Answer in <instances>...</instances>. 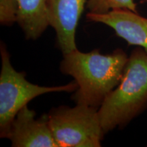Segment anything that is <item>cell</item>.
<instances>
[{
	"label": "cell",
	"instance_id": "obj_1",
	"mask_svg": "<svg viewBox=\"0 0 147 147\" xmlns=\"http://www.w3.org/2000/svg\"><path fill=\"white\" fill-rule=\"evenodd\" d=\"M60 70L78 83L72 100L76 104L98 108L120 82L129 57L123 50L102 55L97 49L82 53L78 49L63 55Z\"/></svg>",
	"mask_w": 147,
	"mask_h": 147
},
{
	"label": "cell",
	"instance_id": "obj_2",
	"mask_svg": "<svg viewBox=\"0 0 147 147\" xmlns=\"http://www.w3.org/2000/svg\"><path fill=\"white\" fill-rule=\"evenodd\" d=\"M147 109V53L136 47L129 56L120 82L98 109L104 134L124 128Z\"/></svg>",
	"mask_w": 147,
	"mask_h": 147
},
{
	"label": "cell",
	"instance_id": "obj_3",
	"mask_svg": "<svg viewBox=\"0 0 147 147\" xmlns=\"http://www.w3.org/2000/svg\"><path fill=\"white\" fill-rule=\"evenodd\" d=\"M1 69L0 74V137L6 138L12 121L19 110L35 97L53 92H74L78 85L76 80L55 87H43L29 82L25 73L18 72L10 62L4 44L0 47Z\"/></svg>",
	"mask_w": 147,
	"mask_h": 147
},
{
	"label": "cell",
	"instance_id": "obj_4",
	"mask_svg": "<svg viewBox=\"0 0 147 147\" xmlns=\"http://www.w3.org/2000/svg\"><path fill=\"white\" fill-rule=\"evenodd\" d=\"M53 135L59 147H100L105 135L98 108L76 104L60 106L47 114Z\"/></svg>",
	"mask_w": 147,
	"mask_h": 147
},
{
	"label": "cell",
	"instance_id": "obj_5",
	"mask_svg": "<svg viewBox=\"0 0 147 147\" xmlns=\"http://www.w3.org/2000/svg\"><path fill=\"white\" fill-rule=\"evenodd\" d=\"M27 105L22 108L11 123L6 138L13 147H59L49 125L48 115L36 118Z\"/></svg>",
	"mask_w": 147,
	"mask_h": 147
},
{
	"label": "cell",
	"instance_id": "obj_6",
	"mask_svg": "<svg viewBox=\"0 0 147 147\" xmlns=\"http://www.w3.org/2000/svg\"><path fill=\"white\" fill-rule=\"evenodd\" d=\"M87 0H47L49 26L55 29L63 55L76 50V31Z\"/></svg>",
	"mask_w": 147,
	"mask_h": 147
},
{
	"label": "cell",
	"instance_id": "obj_7",
	"mask_svg": "<svg viewBox=\"0 0 147 147\" xmlns=\"http://www.w3.org/2000/svg\"><path fill=\"white\" fill-rule=\"evenodd\" d=\"M89 21L103 23L114 29L116 34L129 46L142 48L147 53V18L126 9L110 10L105 14L89 12Z\"/></svg>",
	"mask_w": 147,
	"mask_h": 147
},
{
	"label": "cell",
	"instance_id": "obj_8",
	"mask_svg": "<svg viewBox=\"0 0 147 147\" xmlns=\"http://www.w3.org/2000/svg\"><path fill=\"white\" fill-rule=\"evenodd\" d=\"M17 23L27 40H36L49 26L47 0H17Z\"/></svg>",
	"mask_w": 147,
	"mask_h": 147
},
{
	"label": "cell",
	"instance_id": "obj_9",
	"mask_svg": "<svg viewBox=\"0 0 147 147\" xmlns=\"http://www.w3.org/2000/svg\"><path fill=\"white\" fill-rule=\"evenodd\" d=\"M87 7L89 12L93 14H105L117 9H126L138 13L134 0H89Z\"/></svg>",
	"mask_w": 147,
	"mask_h": 147
},
{
	"label": "cell",
	"instance_id": "obj_10",
	"mask_svg": "<svg viewBox=\"0 0 147 147\" xmlns=\"http://www.w3.org/2000/svg\"><path fill=\"white\" fill-rule=\"evenodd\" d=\"M18 14L17 0H0V23L10 26L16 22Z\"/></svg>",
	"mask_w": 147,
	"mask_h": 147
},
{
	"label": "cell",
	"instance_id": "obj_11",
	"mask_svg": "<svg viewBox=\"0 0 147 147\" xmlns=\"http://www.w3.org/2000/svg\"><path fill=\"white\" fill-rule=\"evenodd\" d=\"M146 146H147V144H146Z\"/></svg>",
	"mask_w": 147,
	"mask_h": 147
}]
</instances>
